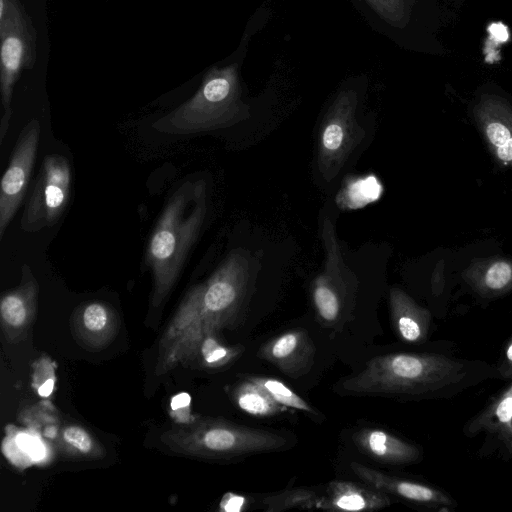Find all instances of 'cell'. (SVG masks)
I'll list each match as a JSON object with an SVG mask.
<instances>
[{
	"mask_svg": "<svg viewBox=\"0 0 512 512\" xmlns=\"http://www.w3.org/2000/svg\"><path fill=\"white\" fill-rule=\"evenodd\" d=\"M18 446L32 459L39 460L44 456L45 449L42 443L25 433H19L15 438Z\"/></svg>",
	"mask_w": 512,
	"mask_h": 512,
	"instance_id": "26",
	"label": "cell"
},
{
	"mask_svg": "<svg viewBox=\"0 0 512 512\" xmlns=\"http://www.w3.org/2000/svg\"><path fill=\"white\" fill-rule=\"evenodd\" d=\"M206 215L207 194L203 180L183 182L168 198L145 256L153 279V306L160 305L175 285Z\"/></svg>",
	"mask_w": 512,
	"mask_h": 512,
	"instance_id": "3",
	"label": "cell"
},
{
	"mask_svg": "<svg viewBox=\"0 0 512 512\" xmlns=\"http://www.w3.org/2000/svg\"><path fill=\"white\" fill-rule=\"evenodd\" d=\"M236 405L255 417H272L283 411V406L259 384L245 377L232 392Z\"/></svg>",
	"mask_w": 512,
	"mask_h": 512,
	"instance_id": "20",
	"label": "cell"
},
{
	"mask_svg": "<svg viewBox=\"0 0 512 512\" xmlns=\"http://www.w3.org/2000/svg\"><path fill=\"white\" fill-rule=\"evenodd\" d=\"M39 284L31 268L23 265L19 285L3 294L0 302L1 327L10 342L22 340L30 329L37 310Z\"/></svg>",
	"mask_w": 512,
	"mask_h": 512,
	"instance_id": "10",
	"label": "cell"
},
{
	"mask_svg": "<svg viewBox=\"0 0 512 512\" xmlns=\"http://www.w3.org/2000/svg\"><path fill=\"white\" fill-rule=\"evenodd\" d=\"M0 88L3 116L0 123V141L9 126L11 99L19 74L31 69L36 59V30L19 0L9 4L0 16Z\"/></svg>",
	"mask_w": 512,
	"mask_h": 512,
	"instance_id": "5",
	"label": "cell"
},
{
	"mask_svg": "<svg viewBox=\"0 0 512 512\" xmlns=\"http://www.w3.org/2000/svg\"><path fill=\"white\" fill-rule=\"evenodd\" d=\"M218 333H209L201 339L190 364L204 369H220L233 363L242 354V346L225 343Z\"/></svg>",
	"mask_w": 512,
	"mask_h": 512,
	"instance_id": "21",
	"label": "cell"
},
{
	"mask_svg": "<svg viewBox=\"0 0 512 512\" xmlns=\"http://www.w3.org/2000/svg\"><path fill=\"white\" fill-rule=\"evenodd\" d=\"M360 128L347 119L332 118L323 127L320 139V163L328 175H334L356 147Z\"/></svg>",
	"mask_w": 512,
	"mask_h": 512,
	"instance_id": "19",
	"label": "cell"
},
{
	"mask_svg": "<svg viewBox=\"0 0 512 512\" xmlns=\"http://www.w3.org/2000/svg\"><path fill=\"white\" fill-rule=\"evenodd\" d=\"M40 123L31 120L20 132L0 184V240L3 239L28 187L40 141Z\"/></svg>",
	"mask_w": 512,
	"mask_h": 512,
	"instance_id": "8",
	"label": "cell"
},
{
	"mask_svg": "<svg viewBox=\"0 0 512 512\" xmlns=\"http://www.w3.org/2000/svg\"><path fill=\"white\" fill-rule=\"evenodd\" d=\"M389 306L394 330L402 341L419 344L426 340L431 323L428 310L399 288L390 290Z\"/></svg>",
	"mask_w": 512,
	"mask_h": 512,
	"instance_id": "18",
	"label": "cell"
},
{
	"mask_svg": "<svg viewBox=\"0 0 512 512\" xmlns=\"http://www.w3.org/2000/svg\"><path fill=\"white\" fill-rule=\"evenodd\" d=\"M322 494L311 488H291L263 498L262 504L268 512L289 509H319Z\"/></svg>",
	"mask_w": 512,
	"mask_h": 512,
	"instance_id": "23",
	"label": "cell"
},
{
	"mask_svg": "<svg viewBox=\"0 0 512 512\" xmlns=\"http://www.w3.org/2000/svg\"><path fill=\"white\" fill-rule=\"evenodd\" d=\"M388 494L371 486L344 480L328 483L319 509L325 511H375L389 506Z\"/></svg>",
	"mask_w": 512,
	"mask_h": 512,
	"instance_id": "16",
	"label": "cell"
},
{
	"mask_svg": "<svg viewBox=\"0 0 512 512\" xmlns=\"http://www.w3.org/2000/svg\"><path fill=\"white\" fill-rule=\"evenodd\" d=\"M469 368L441 354L390 353L370 359L359 373L342 382L341 391L357 396L425 397L463 385Z\"/></svg>",
	"mask_w": 512,
	"mask_h": 512,
	"instance_id": "2",
	"label": "cell"
},
{
	"mask_svg": "<svg viewBox=\"0 0 512 512\" xmlns=\"http://www.w3.org/2000/svg\"><path fill=\"white\" fill-rule=\"evenodd\" d=\"M71 184L69 160L60 154L45 156L26 201L21 229L36 232L55 225L67 207Z\"/></svg>",
	"mask_w": 512,
	"mask_h": 512,
	"instance_id": "7",
	"label": "cell"
},
{
	"mask_svg": "<svg viewBox=\"0 0 512 512\" xmlns=\"http://www.w3.org/2000/svg\"><path fill=\"white\" fill-rule=\"evenodd\" d=\"M254 279L248 255L233 252L207 281L190 288L159 342L156 375L190 364L205 335L233 327L244 312Z\"/></svg>",
	"mask_w": 512,
	"mask_h": 512,
	"instance_id": "1",
	"label": "cell"
},
{
	"mask_svg": "<svg viewBox=\"0 0 512 512\" xmlns=\"http://www.w3.org/2000/svg\"><path fill=\"white\" fill-rule=\"evenodd\" d=\"M476 282L483 292H503L512 286V264L505 260L494 261L486 267Z\"/></svg>",
	"mask_w": 512,
	"mask_h": 512,
	"instance_id": "25",
	"label": "cell"
},
{
	"mask_svg": "<svg viewBox=\"0 0 512 512\" xmlns=\"http://www.w3.org/2000/svg\"><path fill=\"white\" fill-rule=\"evenodd\" d=\"M246 378L261 385L273 397V399L283 407L316 414V411L302 397L296 394L282 381L273 377L261 375H248Z\"/></svg>",
	"mask_w": 512,
	"mask_h": 512,
	"instance_id": "24",
	"label": "cell"
},
{
	"mask_svg": "<svg viewBox=\"0 0 512 512\" xmlns=\"http://www.w3.org/2000/svg\"><path fill=\"white\" fill-rule=\"evenodd\" d=\"M475 117L490 150L499 162L512 166V108L497 96H485Z\"/></svg>",
	"mask_w": 512,
	"mask_h": 512,
	"instance_id": "14",
	"label": "cell"
},
{
	"mask_svg": "<svg viewBox=\"0 0 512 512\" xmlns=\"http://www.w3.org/2000/svg\"><path fill=\"white\" fill-rule=\"evenodd\" d=\"M59 443L68 454L81 459H97L104 455V448L84 427L67 424L59 433Z\"/></svg>",
	"mask_w": 512,
	"mask_h": 512,
	"instance_id": "22",
	"label": "cell"
},
{
	"mask_svg": "<svg viewBox=\"0 0 512 512\" xmlns=\"http://www.w3.org/2000/svg\"><path fill=\"white\" fill-rule=\"evenodd\" d=\"M330 262L312 285V300L318 320L326 327L339 329L352 312L354 289L337 264Z\"/></svg>",
	"mask_w": 512,
	"mask_h": 512,
	"instance_id": "9",
	"label": "cell"
},
{
	"mask_svg": "<svg viewBox=\"0 0 512 512\" xmlns=\"http://www.w3.org/2000/svg\"><path fill=\"white\" fill-rule=\"evenodd\" d=\"M70 324L76 342L86 350L97 351L115 339L120 329V318L109 303L90 301L74 309Z\"/></svg>",
	"mask_w": 512,
	"mask_h": 512,
	"instance_id": "11",
	"label": "cell"
},
{
	"mask_svg": "<svg viewBox=\"0 0 512 512\" xmlns=\"http://www.w3.org/2000/svg\"><path fill=\"white\" fill-rule=\"evenodd\" d=\"M499 370L503 377L512 376V338L504 348Z\"/></svg>",
	"mask_w": 512,
	"mask_h": 512,
	"instance_id": "28",
	"label": "cell"
},
{
	"mask_svg": "<svg viewBox=\"0 0 512 512\" xmlns=\"http://www.w3.org/2000/svg\"><path fill=\"white\" fill-rule=\"evenodd\" d=\"M466 432L475 436L485 433L505 459L512 458V379L489 404L467 425Z\"/></svg>",
	"mask_w": 512,
	"mask_h": 512,
	"instance_id": "15",
	"label": "cell"
},
{
	"mask_svg": "<svg viewBox=\"0 0 512 512\" xmlns=\"http://www.w3.org/2000/svg\"><path fill=\"white\" fill-rule=\"evenodd\" d=\"M54 388V379L47 378L42 384L38 387V394L42 397L49 396Z\"/></svg>",
	"mask_w": 512,
	"mask_h": 512,
	"instance_id": "30",
	"label": "cell"
},
{
	"mask_svg": "<svg viewBox=\"0 0 512 512\" xmlns=\"http://www.w3.org/2000/svg\"><path fill=\"white\" fill-rule=\"evenodd\" d=\"M231 92L227 77L210 76L193 97L158 119L153 128L168 134L189 135L224 127L234 118Z\"/></svg>",
	"mask_w": 512,
	"mask_h": 512,
	"instance_id": "6",
	"label": "cell"
},
{
	"mask_svg": "<svg viewBox=\"0 0 512 512\" xmlns=\"http://www.w3.org/2000/svg\"><path fill=\"white\" fill-rule=\"evenodd\" d=\"M190 396L187 393H181L176 395L171 401V408L174 411L181 410L183 408H187L190 405Z\"/></svg>",
	"mask_w": 512,
	"mask_h": 512,
	"instance_id": "29",
	"label": "cell"
},
{
	"mask_svg": "<svg viewBox=\"0 0 512 512\" xmlns=\"http://www.w3.org/2000/svg\"><path fill=\"white\" fill-rule=\"evenodd\" d=\"M246 504L247 501L245 497L233 493H228L222 498L220 508L226 512H238L242 511Z\"/></svg>",
	"mask_w": 512,
	"mask_h": 512,
	"instance_id": "27",
	"label": "cell"
},
{
	"mask_svg": "<svg viewBox=\"0 0 512 512\" xmlns=\"http://www.w3.org/2000/svg\"><path fill=\"white\" fill-rule=\"evenodd\" d=\"M15 0H0V16L5 12L11 2Z\"/></svg>",
	"mask_w": 512,
	"mask_h": 512,
	"instance_id": "31",
	"label": "cell"
},
{
	"mask_svg": "<svg viewBox=\"0 0 512 512\" xmlns=\"http://www.w3.org/2000/svg\"><path fill=\"white\" fill-rule=\"evenodd\" d=\"M353 442L367 456L390 465L417 461L420 450L401 438L378 428H362L353 434Z\"/></svg>",
	"mask_w": 512,
	"mask_h": 512,
	"instance_id": "17",
	"label": "cell"
},
{
	"mask_svg": "<svg viewBox=\"0 0 512 512\" xmlns=\"http://www.w3.org/2000/svg\"><path fill=\"white\" fill-rule=\"evenodd\" d=\"M350 468L367 485L388 495L431 507L455 506L454 500L448 494L429 485L390 476L357 462H351Z\"/></svg>",
	"mask_w": 512,
	"mask_h": 512,
	"instance_id": "13",
	"label": "cell"
},
{
	"mask_svg": "<svg viewBox=\"0 0 512 512\" xmlns=\"http://www.w3.org/2000/svg\"><path fill=\"white\" fill-rule=\"evenodd\" d=\"M257 356L291 378L305 375L312 367L315 346L303 330H288L264 343Z\"/></svg>",
	"mask_w": 512,
	"mask_h": 512,
	"instance_id": "12",
	"label": "cell"
},
{
	"mask_svg": "<svg viewBox=\"0 0 512 512\" xmlns=\"http://www.w3.org/2000/svg\"><path fill=\"white\" fill-rule=\"evenodd\" d=\"M160 439L178 454L209 459L275 451L286 443V439L278 433L211 418L174 426L164 432Z\"/></svg>",
	"mask_w": 512,
	"mask_h": 512,
	"instance_id": "4",
	"label": "cell"
}]
</instances>
